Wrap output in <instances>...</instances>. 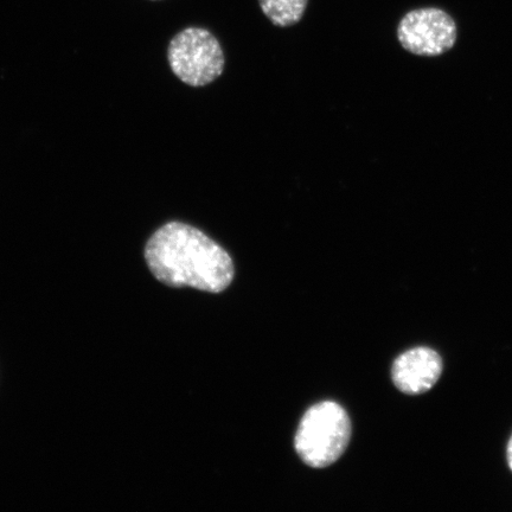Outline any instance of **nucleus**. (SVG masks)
<instances>
[{
  "instance_id": "nucleus-4",
  "label": "nucleus",
  "mask_w": 512,
  "mask_h": 512,
  "mask_svg": "<svg viewBox=\"0 0 512 512\" xmlns=\"http://www.w3.org/2000/svg\"><path fill=\"white\" fill-rule=\"evenodd\" d=\"M457 24L444 10L435 8L408 12L401 19L398 38L401 46L418 56H440L457 42Z\"/></svg>"
},
{
  "instance_id": "nucleus-3",
  "label": "nucleus",
  "mask_w": 512,
  "mask_h": 512,
  "mask_svg": "<svg viewBox=\"0 0 512 512\" xmlns=\"http://www.w3.org/2000/svg\"><path fill=\"white\" fill-rule=\"evenodd\" d=\"M168 59L172 72L191 87L209 85L224 70L221 44L203 28H187L172 38Z\"/></svg>"
},
{
  "instance_id": "nucleus-6",
  "label": "nucleus",
  "mask_w": 512,
  "mask_h": 512,
  "mask_svg": "<svg viewBox=\"0 0 512 512\" xmlns=\"http://www.w3.org/2000/svg\"><path fill=\"white\" fill-rule=\"evenodd\" d=\"M309 0H259L262 12L277 27H292L303 18Z\"/></svg>"
},
{
  "instance_id": "nucleus-2",
  "label": "nucleus",
  "mask_w": 512,
  "mask_h": 512,
  "mask_svg": "<svg viewBox=\"0 0 512 512\" xmlns=\"http://www.w3.org/2000/svg\"><path fill=\"white\" fill-rule=\"evenodd\" d=\"M351 422L336 402L318 403L306 412L296 435V451L306 465L323 469L337 462L347 450Z\"/></svg>"
},
{
  "instance_id": "nucleus-1",
  "label": "nucleus",
  "mask_w": 512,
  "mask_h": 512,
  "mask_svg": "<svg viewBox=\"0 0 512 512\" xmlns=\"http://www.w3.org/2000/svg\"><path fill=\"white\" fill-rule=\"evenodd\" d=\"M145 260L160 283L171 287L220 293L235 274L232 258L219 243L182 222L166 223L151 236Z\"/></svg>"
},
{
  "instance_id": "nucleus-5",
  "label": "nucleus",
  "mask_w": 512,
  "mask_h": 512,
  "mask_svg": "<svg viewBox=\"0 0 512 512\" xmlns=\"http://www.w3.org/2000/svg\"><path fill=\"white\" fill-rule=\"evenodd\" d=\"M443 374V360L437 351L415 348L402 354L393 364V382L400 392L420 395L431 390Z\"/></svg>"
},
{
  "instance_id": "nucleus-7",
  "label": "nucleus",
  "mask_w": 512,
  "mask_h": 512,
  "mask_svg": "<svg viewBox=\"0 0 512 512\" xmlns=\"http://www.w3.org/2000/svg\"><path fill=\"white\" fill-rule=\"evenodd\" d=\"M507 457H508V463H509L510 469L512 471V437L510 438V441L508 444Z\"/></svg>"
}]
</instances>
